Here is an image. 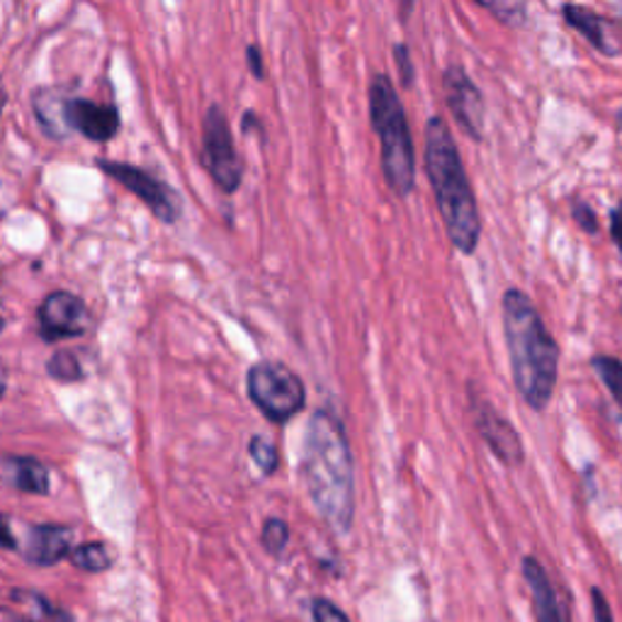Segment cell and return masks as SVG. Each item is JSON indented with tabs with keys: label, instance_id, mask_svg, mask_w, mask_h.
Segmentation results:
<instances>
[{
	"label": "cell",
	"instance_id": "1",
	"mask_svg": "<svg viewBox=\"0 0 622 622\" xmlns=\"http://www.w3.org/2000/svg\"><path fill=\"white\" fill-rule=\"evenodd\" d=\"M302 479L319 516L348 533L356 516V470L348 435L334 413L314 411L302 447Z\"/></svg>",
	"mask_w": 622,
	"mask_h": 622
},
{
	"label": "cell",
	"instance_id": "2",
	"mask_svg": "<svg viewBox=\"0 0 622 622\" xmlns=\"http://www.w3.org/2000/svg\"><path fill=\"white\" fill-rule=\"evenodd\" d=\"M502 307L514 384L530 409L545 411L552 401L559 375L557 340L547 331L538 307L526 292L508 289Z\"/></svg>",
	"mask_w": 622,
	"mask_h": 622
},
{
	"label": "cell",
	"instance_id": "3",
	"mask_svg": "<svg viewBox=\"0 0 622 622\" xmlns=\"http://www.w3.org/2000/svg\"><path fill=\"white\" fill-rule=\"evenodd\" d=\"M423 164L450 241L457 251L472 255L477 251L482 236L479 207L472 192L467 170L462 166L453 131L443 117H431L425 125Z\"/></svg>",
	"mask_w": 622,
	"mask_h": 622
},
{
	"label": "cell",
	"instance_id": "4",
	"mask_svg": "<svg viewBox=\"0 0 622 622\" xmlns=\"http://www.w3.org/2000/svg\"><path fill=\"white\" fill-rule=\"evenodd\" d=\"M32 113L49 139H68L81 134L93 144H109L122 131V115L115 103H97L71 93L64 85H44L32 93Z\"/></svg>",
	"mask_w": 622,
	"mask_h": 622
},
{
	"label": "cell",
	"instance_id": "5",
	"mask_svg": "<svg viewBox=\"0 0 622 622\" xmlns=\"http://www.w3.org/2000/svg\"><path fill=\"white\" fill-rule=\"evenodd\" d=\"M370 119L382 146V170L387 186L399 198H407L417 182V151L411 129L389 76L380 73L370 83Z\"/></svg>",
	"mask_w": 622,
	"mask_h": 622
},
{
	"label": "cell",
	"instance_id": "6",
	"mask_svg": "<svg viewBox=\"0 0 622 622\" xmlns=\"http://www.w3.org/2000/svg\"><path fill=\"white\" fill-rule=\"evenodd\" d=\"M249 399L273 423H287L307 404V389L287 365L275 360L255 362L246 377Z\"/></svg>",
	"mask_w": 622,
	"mask_h": 622
},
{
	"label": "cell",
	"instance_id": "7",
	"mask_svg": "<svg viewBox=\"0 0 622 622\" xmlns=\"http://www.w3.org/2000/svg\"><path fill=\"white\" fill-rule=\"evenodd\" d=\"M202 166L214 180V186L234 194L243 182V161L236 151L226 113L222 105H210L202 119Z\"/></svg>",
	"mask_w": 622,
	"mask_h": 622
},
{
	"label": "cell",
	"instance_id": "8",
	"mask_svg": "<svg viewBox=\"0 0 622 622\" xmlns=\"http://www.w3.org/2000/svg\"><path fill=\"white\" fill-rule=\"evenodd\" d=\"M95 166L101 168L109 180H115L117 186H122L127 192H131L134 198L141 200L146 210H149L158 222L176 224L182 217L180 192L176 188H170L164 178L154 176L151 170L127 161H109V158H97Z\"/></svg>",
	"mask_w": 622,
	"mask_h": 622
},
{
	"label": "cell",
	"instance_id": "9",
	"mask_svg": "<svg viewBox=\"0 0 622 622\" xmlns=\"http://www.w3.org/2000/svg\"><path fill=\"white\" fill-rule=\"evenodd\" d=\"M36 326H40V336L46 344H56V340L78 338L88 331L91 314L81 297L66 289H56L36 307Z\"/></svg>",
	"mask_w": 622,
	"mask_h": 622
},
{
	"label": "cell",
	"instance_id": "10",
	"mask_svg": "<svg viewBox=\"0 0 622 622\" xmlns=\"http://www.w3.org/2000/svg\"><path fill=\"white\" fill-rule=\"evenodd\" d=\"M470 404H472L474 425H477L482 441L489 445L492 453L508 467L523 465L526 450H523L520 435L514 425L508 423V419H504L484 397L472 394Z\"/></svg>",
	"mask_w": 622,
	"mask_h": 622
},
{
	"label": "cell",
	"instance_id": "11",
	"mask_svg": "<svg viewBox=\"0 0 622 622\" xmlns=\"http://www.w3.org/2000/svg\"><path fill=\"white\" fill-rule=\"evenodd\" d=\"M443 91L450 113L455 115L460 127L467 131L470 139L479 141L484 137L486 107L479 88L472 83L467 71L462 66H450L443 76Z\"/></svg>",
	"mask_w": 622,
	"mask_h": 622
},
{
	"label": "cell",
	"instance_id": "12",
	"mask_svg": "<svg viewBox=\"0 0 622 622\" xmlns=\"http://www.w3.org/2000/svg\"><path fill=\"white\" fill-rule=\"evenodd\" d=\"M73 530L56 523H44V526H32L24 545V559L36 567H52L61 559L71 555Z\"/></svg>",
	"mask_w": 622,
	"mask_h": 622
},
{
	"label": "cell",
	"instance_id": "13",
	"mask_svg": "<svg viewBox=\"0 0 622 622\" xmlns=\"http://www.w3.org/2000/svg\"><path fill=\"white\" fill-rule=\"evenodd\" d=\"M565 20L569 28H574L579 34L587 36L595 52H601L603 56H611V59L622 54V44H620L615 22H608L605 18L599 15V12L581 8V6H565Z\"/></svg>",
	"mask_w": 622,
	"mask_h": 622
},
{
	"label": "cell",
	"instance_id": "14",
	"mask_svg": "<svg viewBox=\"0 0 622 622\" xmlns=\"http://www.w3.org/2000/svg\"><path fill=\"white\" fill-rule=\"evenodd\" d=\"M523 577H526L528 589L533 593V605H535V620L538 622H567L559 608L557 593L550 577H547L545 567L538 562V557H526L523 559Z\"/></svg>",
	"mask_w": 622,
	"mask_h": 622
},
{
	"label": "cell",
	"instance_id": "15",
	"mask_svg": "<svg viewBox=\"0 0 622 622\" xmlns=\"http://www.w3.org/2000/svg\"><path fill=\"white\" fill-rule=\"evenodd\" d=\"M10 482L24 494L44 496L49 492V472L40 460L34 457H10Z\"/></svg>",
	"mask_w": 622,
	"mask_h": 622
},
{
	"label": "cell",
	"instance_id": "16",
	"mask_svg": "<svg viewBox=\"0 0 622 622\" xmlns=\"http://www.w3.org/2000/svg\"><path fill=\"white\" fill-rule=\"evenodd\" d=\"M10 599L28 608V615H20V622H73L66 611H61L42 593L12 591Z\"/></svg>",
	"mask_w": 622,
	"mask_h": 622
},
{
	"label": "cell",
	"instance_id": "17",
	"mask_svg": "<svg viewBox=\"0 0 622 622\" xmlns=\"http://www.w3.org/2000/svg\"><path fill=\"white\" fill-rule=\"evenodd\" d=\"M68 559L73 567L91 571V574H101V571H107L115 565V557H113V552H109V547L105 542L78 545L76 550H71Z\"/></svg>",
	"mask_w": 622,
	"mask_h": 622
},
{
	"label": "cell",
	"instance_id": "18",
	"mask_svg": "<svg viewBox=\"0 0 622 622\" xmlns=\"http://www.w3.org/2000/svg\"><path fill=\"white\" fill-rule=\"evenodd\" d=\"M46 372L56 382H78L83 377V368L78 358L71 350H59L46 362Z\"/></svg>",
	"mask_w": 622,
	"mask_h": 622
},
{
	"label": "cell",
	"instance_id": "19",
	"mask_svg": "<svg viewBox=\"0 0 622 622\" xmlns=\"http://www.w3.org/2000/svg\"><path fill=\"white\" fill-rule=\"evenodd\" d=\"M249 455L255 462V467H259L265 474V477H271V474H275L277 467H280L277 445L267 441V437H263V435H253L251 437Z\"/></svg>",
	"mask_w": 622,
	"mask_h": 622
},
{
	"label": "cell",
	"instance_id": "20",
	"mask_svg": "<svg viewBox=\"0 0 622 622\" xmlns=\"http://www.w3.org/2000/svg\"><path fill=\"white\" fill-rule=\"evenodd\" d=\"M591 368L601 377L608 392L615 397L618 404H622V362L611 356H595L591 360Z\"/></svg>",
	"mask_w": 622,
	"mask_h": 622
},
{
	"label": "cell",
	"instance_id": "21",
	"mask_svg": "<svg viewBox=\"0 0 622 622\" xmlns=\"http://www.w3.org/2000/svg\"><path fill=\"white\" fill-rule=\"evenodd\" d=\"M477 3L506 24H523L528 18V0H477Z\"/></svg>",
	"mask_w": 622,
	"mask_h": 622
},
{
	"label": "cell",
	"instance_id": "22",
	"mask_svg": "<svg viewBox=\"0 0 622 622\" xmlns=\"http://www.w3.org/2000/svg\"><path fill=\"white\" fill-rule=\"evenodd\" d=\"M261 542L267 555L280 557L285 552V547L289 542V526L283 518H267L261 530Z\"/></svg>",
	"mask_w": 622,
	"mask_h": 622
},
{
	"label": "cell",
	"instance_id": "23",
	"mask_svg": "<svg viewBox=\"0 0 622 622\" xmlns=\"http://www.w3.org/2000/svg\"><path fill=\"white\" fill-rule=\"evenodd\" d=\"M312 620L314 622H350L348 615L328 599H314L312 603Z\"/></svg>",
	"mask_w": 622,
	"mask_h": 622
},
{
	"label": "cell",
	"instance_id": "24",
	"mask_svg": "<svg viewBox=\"0 0 622 622\" xmlns=\"http://www.w3.org/2000/svg\"><path fill=\"white\" fill-rule=\"evenodd\" d=\"M394 61H397V68H399V78L404 88H411L413 83V61L409 54V46L407 44H397L394 46Z\"/></svg>",
	"mask_w": 622,
	"mask_h": 622
},
{
	"label": "cell",
	"instance_id": "25",
	"mask_svg": "<svg viewBox=\"0 0 622 622\" xmlns=\"http://www.w3.org/2000/svg\"><path fill=\"white\" fill-rule=\"evenodd\" d=\"M574 219L579 222V226L587 231V234H595V231H599V219H595V212L587 202L574 204Z\"/></svg>",
	"mask_w": 622,
	"mask_h": 622
},
{
	"label": "cell",
	"instance_id": "26",
	"mask_svg": "<svg viewBox=\"0 0 622 622\" xmlns=\"http://www.w3.org/2000/svg\"><path fill=\"white\" fill-rule=\"evenodd\" d=\"M591 603H593V620L595 622H615L611 605H608L601 589H591Z\"/></svg>",
	"mask_w": 622,
	"mask_h": 622
},
{
	"label": "cell",
	"instance_id": "27",
	"mask_svg": "<svg viewBox=\"0 0 622 622\" xmlns=\"http://www.w3.org/2000/svg\"><path fill=\"white\" fill-rule=\"evenodd\" d=\"M246 59H249V68H251V73H253V78L263 81V78H265V66H263L261 49L255 46V44H249V46H246Z\"/></svg>",
	"mask_w": 622,
	"mask_h": 622
},
{
	"label": "cell",
	"instance_id": "28",
	"mask_svg": "<svg viewBox=\"0 0 622 622\" xmlns=\"http://www.w3.org/2000/svg\"><path fill=\"white\" fill-rule=\"evenodd\" d=\"M0 547H6V550H18V540L12 538L10 518L6 514H0Z\"/></svg>",
	"mask_w": 622,
	"mask_h": 622
},
{
	"label": "cell",
	"instance_id": "29",
	"mask_svg": "<svg viewBox=\"0 0 622 622\" xmlns=\"http://www.w3.org/2000/svg\"><path fill=\"white\" fill-rule=\"evenodd\" d=\"M611 234H613L615 246L622 253V204H618L615 210H613V214H611Z\"/></svg>",
	"mask_w": 622,
	"mask_h": 622
},
{
	"label": "cell",
	"instance_id": "30",
	"mask_svg": "<svg viewBox=\"0 0 622 622\" xmlns=\"http://www.w3.org/2000/svg\"><path fill=\"white\" fill-rule=\"evenodd\" d=\"M0 622H20V615L15 611H8V608H0Z\"/></svg>",
	"mask_w": 622,
	"mask_h": 622
},
{
	"label": "cell",
	"instance_id": "31",
	"mask_svg": "<svg viewBox=\"0 0 622 622\" xmlns=\"http://www.w3.org/2000/svg\"><path fill=\"white\" fill-rule=\"evenodd\" d=\"M6 389H8V368L0 362V397L6 394Z\"/></svg>",
	"mask_w": 622,
	"mask_h": 622
},
{
	"label": "cell",
	"instance_id": "32",
	"mask_svg": "<svg viewBox=\"0 0 622 622\" xmlns=\"http://www.w3.org/2000/svg\"><path fill=\"white\" fill-rule=\"evenodd\" d=\"M6 105H8V91H6V85H3V81H0V119H3V113H6Z\"/></svg>",
	"mask_w": 622,
	"mask_h": 622
},
{
	"label": "cell",
	"instance_id": "33",
	"mask_svg": "<svg viewBox=\"0 0 622 622\" xmlns=\"http://www.w3.org/2000/svg\"><path fill=\"white\" fill-rule=\"evenodd\" d=\"M615 28L622 32V0L615 3Z\"/></svg>",
	"mask_w": 622,
	"mask_h": 622
},
{
	"label": "cell",
	"instance_id": "34",
	"mask_svg": "<svg viewBox=\"0 0 622 622\" xmlns=\"http://www.w3.org/2000/svg\"><path fill=\"white\" fill-rule=\"evenodd\" d=\"M618 125H620V129H622V109L618 113Z\"/></svg>",
	"mask_w": 622,
	"mask_h": 622
},
{
	"label": "cell",
	"instance_id": "35",
	"mask_svg": "<svg viewBox=\"0 0 622 622\" xmlns=\"http://www.w3.org/2000/svg\"><path fill=\"white\" fill-rule=\"evenodd\" d=\"M3 328H6V321H3V316H0V331H3Z\"/></svg>",
	"mask_w": 622,
	"mask_h": 622
}]
</instances>
